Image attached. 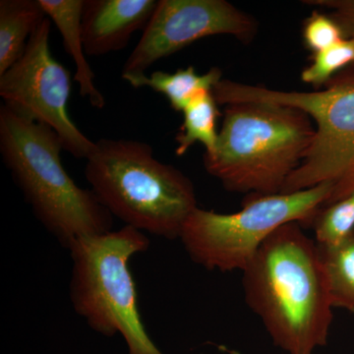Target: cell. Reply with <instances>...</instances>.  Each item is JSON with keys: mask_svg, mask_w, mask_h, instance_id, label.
<instances>
[{"mask_svg": "<svg viewBox=\"0 0 354 354\" xmlns=\"http://www.w3.org/2000/svg\"><path fill=\"white\" fill-rule=\"evenodd\" d=\"M246 304L274 346L288 354H314L327 346L333 306L316 241L301 225L279 227L243 272Z\"/></svg>", "mask_w": 354, "mask_h": 354, "instance_id": "obj_1", "label": "cell"}, {"mask_svg": "<svg viewBox=\"0 0 354 354\" xmlns=\"http://www.w3.org/2000/svg\"><path fill=\"white\" fill-rule=\"evenodd\" d=\"M57 133L0 108V153L39 223L65 248L82 237L111 232L113 218L92 190L67 174Z\"/></svg>", "mask_w": 354, "mask_h": 354, "instance_id": "obj_2", "label": "cell"}, {"mask_svg": "<svg viewBox=\"0 0 354 354\" xmlns=\"http://www.w3.org/2000/svg\"><path fill=\"white\" fill-rule=\"evenodd\" d=\"M86 179L111 216L127 227L165 239L180 237L198 208L192 181L156 158L152 147L128 139H102L87 158Z\"/></svg>", "mask_w": 354, "mask_h": 354, "instance_id": "obj_3", "label": "cell"}, {"mask_svg": "<svg viewBox=\"0 0 354 354\" xmlns=\"http://www.w3.org/2000/svg\"><path fill=\"white\" fill-rule=\"evenodd\" d=\"M215 152L204 165L228 191L278 194L304 160L315 135L308 114L261 102L225 106Z\"/></svg>", "mask_w": 354, "mask_h": 354, "instance_id": "obj_4", "label": "cell"}, {"mask_svg": "<svg viewBox=\"0 0 354 354\" xmlns=\"http://www.w3.org/2000/svg\"><path fill=\"white\" fill-rule=\"evenodd\" d=\"M150 239L124 225L118 230L77 239L72 260L70 300L91 329L104 337L120 335L127 354H165L147 333L130 261L145 252Z\"/></svg>", "mask_w": 354, "mask_h": 354, "instance_id": "obj_5", "label": "cell"}, {"mask_svg": "<svg viewBox=\"0 0 354 354\" xmlns=\"http://www.w3.org/2000/svg\"><path fill=\"white\" fill-rule=\"evenodd\" d=\"M325 86L324 90L312 92H286L221 79L213 94L223 106L261 102L308 114L315 122V135L281 193L332 183L334 192L329 206L354 191V71L335 76Z\"/></svg>", "mask_w": 354, "mask_h": 354, "instance_id": "obj_6", "label": "cell"}, {"mask_svg": "<svg viewBox=\"0 0 354 354\" xmlns=\"http://www.w3.org/2000/svg\"><path fill=\"white\" fill-rule=\"evenodd\" d=\"M333 192V184L326 183L297 192L250 194L232 214L197 208L179 239L191 260L208 271L243 272L279 227L313 223Z\"/></svg>", "mask_w": 354, "mask_h": 354, "instance_id": "obj_7", "label": "cell"}, {"mask_svg": "<svg viewBox=\"0 0 354 354\" xmlns=\"http://www.w3.org/2000/svg\"><path fill=\"white\" fill-rule=\"evenodd\" d=\"M50 30L51 21L46 18L32 34L20 59L0 75V95L6 108L51 128L65 151L87 160L95 151V142L70 118L71 76L51 53Z\"/></svg>", "mask_w": 354, "mask_h": 354, "instance_id": "obj_8", "label": "cell"}, {"mask_svg": "<svg viewBox=\"0 0 354 354\" xmlns=\"http://www.w3.org/2000/svg\"><path fill=\"white\" fill-rule=\"evenodd\" d=\"M256 32V20L225 0H160L121 77L132 85L158 60L199 39L230 35L249 43Z\"/></svg>", "mask_w": 354, "mask_h": 354, "instance_id": "obj_9", "label": "cell"}, {"mask_svg": "<svg viewBox=\"0 0 354 354\" xmlns=\"http://www.w3.org/2000/svg\"><path fill=\"white\" fill-rule=\"evenodd\" d=\"M156 0H85L82 36L86 55L92 57L123 50L150 22Z\"/></svg>", "mask_w": 354, "mask_h": 354, "instance_id": "obj_10", "label": "cell"}, {"mask_svg": "<svg viewBox=\"0 0 354 354\" xmlns=\"http://www.w3.org/2000/svg\"><path fill=\"white\" fill-rule=\"evenodd\" d=\"M48 19L57 26L65 50L75 64L74 80L79 92L95 109H104L106 100L95 84V73L86 59L82 36V14L85 0H39Z\"/></svg>", "mask_w": 354, "mask_h": 354, "instance_id": "obj_11", "label": "cell"}, {"mask_svg": "<svg viewBox=\"0 0 354 354\" xmlns=\"http://www.w3.org/2000/svg\"><path fill=\"white\" fill-rule=\"evenodd\" d=\"M46 18L39 0L0 1V75L20 59Z\"/></svg>", "mask_w": 354, "mask_h": 354, "instance_id": "obj_12", "label": "cell"}, {"mask_svg": "<svg viewBox=\"0 0 354 354\" xmlns=\"http://www.w3.org/2000/svg\"><path fill=\"white\" fill-rule=\"evenodd\" d=\"M221 80V71L213 67L207 73L198 74L195 67L180 68L174 73L164 71L153 72L132 84V87L152 88L167 97L174 111H181L198 95L213 92Z\"/></svg>", "mask_w": 354, "mask_h": 354, "instance_id": "obj_13", "label": "cell"}, {"mask_svg": "<svg viewBox=\"0 0 354 354\" xmlns=\"http://www.w3.org/2000/svg\"><path fill=\"white\" fill-rule=\"evenodd\" d=\"M213 92L198 95L183 109V123L176 135V153L178 157L185 155L191 147L201 143L206 149V155L215 152L218 132L216 128L220 111Z\"/></svg>", "mask_w": 354, "mask_h": 354, "instance_id": "obj_14", "label": "cell"}, {"mask_svg": "<svg viewBox=\"0 0 354 354\" xmlns=\"http://www.w3.org/2000/svg\"><path fill=\"white\" fill-rule=\"evenodd\" d=\"M334 308L354 313V232L335 246H320Z\"/></svg>", "mask_w": 354, "mask_h": 354, "instance_id": "obj_15", "label": "cell"}, {"mask_svg": "<svg viewBox=\"0 0 354 354\" xmlns=\"http://www.w3.org/2000/svg\"><path fill=\"white\" fill-rule=\"evenodd\" d=\"M312 225L318 245L335 246L348 239L354 232V191L321 209Z\"/></svg>", "mask_w": 354, "mask_h": 354, "instance_id": "obj_16", "label": "cell"}, {"mask_svg": "<svg viewBox=\"0 0 354 354\" xmlns=\"http://www.w3.org/2000/svg\"><path fill=\"white\" fill-rule=\"evenodd\" d=\"M351 64H354V38L344 39L327 50L314 53L312 64L302 71L301 80L320 88Z\"/></svg>", "mask_w": 354, "mask_h": 354, "instance_id": "obj_17", "label": "cell"}, {"mask_svg": "<svg viewBox=\"0 0 354 354\" xmlns=\"http://www.w3.org/2000/svg\"><path fill=\"white\" fill-rule=\"evenodd\" d=\"M344 39L346 38L342 28L330 15L314 11V13L305 20L304 43L313 55L327 50Z\"/></svg>", "mask_w": 354, "mask_h": 354, "instance_id": "obj_18", "label": "cell"}, {"mask_svg": "<svg viewBox=\"0 0 354 354\" xmlns=\"http://www.w3.org/2000/svg\"><path fill=\"white\" fill-rule=\"evenodd\" d=\"M304 3L329 9V15L342 28L344 38H354V0H307Z\"/></svg>", "mask_w": 354, "mask_h": 354, "instance_id": "obj_19", "label": "cell"}]
</instances>
